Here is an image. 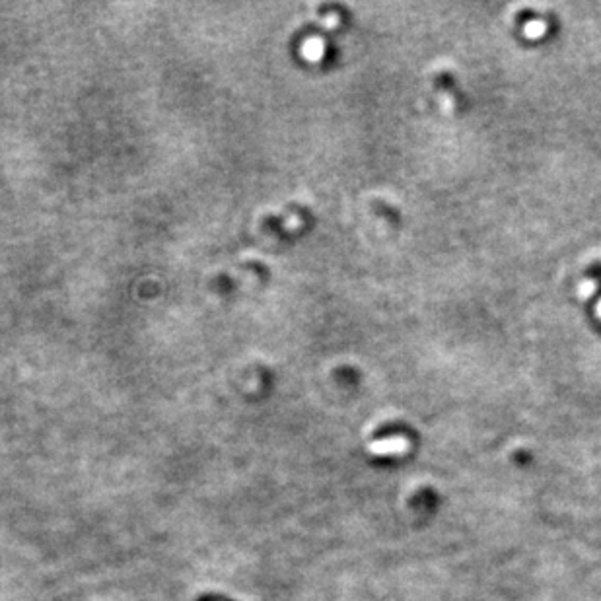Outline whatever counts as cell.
I'll use <instances>...</instances> for the list:
<instances>
[{"mask_svg":"<svg viewBox=\"0 0 601 601\" xmlns=\"http://www.w3.org/2000/svg\"><path fill=\"white\" fill-rule=\"evenodd\" d=\"M545 30H547L545 22L533 20V22H530V24L525 25V35H530V37H541V35L545 33Z\"/></svg>","mask_w":601,"mask_h":601,"instance_id":"1","label":"cell"},{"mask_svg":"<svg viewBox=\"0 0 601 601\" xmlns=\"http://www.w3.org/2000/svg\"><path fill=\"white\" fill-rule=\"evenodd\" d=\"M600 314H601V304H600Z\"/></svg>","mask_w":601,"mask_h":601,"instance_id":"2","label":"cell"}]
</instances>
